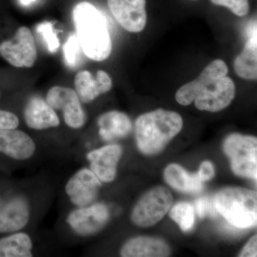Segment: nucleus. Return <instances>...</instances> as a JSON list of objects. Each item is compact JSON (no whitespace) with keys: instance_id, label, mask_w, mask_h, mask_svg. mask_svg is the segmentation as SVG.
<instances>
[{"instance_id":"nucleus-1","label":"nucleus","mask_w":257,"mask_h":257,"mask_svg":"<svg viewBox=\"0 0 257 257\" xmlns=\"http://www.w3.org/2000/svg\"><path fill=\"white\" fill-rule=\"evenodd\" d=\"M73 20L84 55L96 62L106 60L112 43L104 15L91 3L83 2L74 8Z\"/></svg>"},{"instance_id":"nucleus-26","label":"nucleus","mask_w":257,"mask_h":257,"mask_svg":"<svg viewBox=\"0 0 257 257\" xmlns=\"http://www.w3.org/2000/svg\"><path fill=\"white\" fill-rule=\"evenodd\" d=\"M213 4L228 8L235 15L243 17L249 12L248 0H211Z\"/></svg>"},{"instance_id":"nucleus-19","label":"nucleus","mask_w":257,"mask_h":257,"mask_svg":"<svg viewBox=\"0 0 257 257\" xmlns=\"http://www.w3.org/2000/svg\"><path fill=\"white\" fill-rule=\"evenodd\" d=\"M120 253L124 257H165L170 255V248L162 239L140 236L125 243Z\"/></svg>"},{"instance_id":"nucleus-17","label":"nucleus","mask_w":257,"mask_h":257,"mask_svg":"<svg viewBox=\"0 0 257 257\" xmlns=\"http://www.w3.org/2000/svg\"><path fill=\"white\" fill-rule=\"evenodd\" d=\"M256 23L248 28V40L242 52L234 61V70L236 74L245 79L257 78V35Z\"/></svg>"},{"instance_id":"nucleus-5","label":"nucleus","mask_w":257,"mask_h":257,"mask_svg":"<svg viewBox=\"0 0 257 257\" xmlns=\"http://www.w3.org/2000/svg\"><path fill=\"white\" fill-rule=\"evenodd\" d=\"M172 204L173 197L168 189L155 187L140 199L132 213V220L142 227L153 226L165 216Z\"/></svg>"},{"instance_id":"nucleus-12","label":"nucleus","mask_w":257,"mask_h":257,"mask_svg":"<svg viewBox=\"0 0 257 257\" xmlns=\"http://www.w3.org/2000/svg\"><path fill=\"white\" fill-rule=\"evenodd\" d=\"M228 67L224 61L216 60L207 65L192 82L184 84L176 93V100L183 106H188L194 101L197 93L208 84L227 75Z\"/></svg>"},{"instance_id":"nucleus-20","label":"nucleus","mask_w":257,"mask_h":257,"mask_svg":"<svg viewBox=\"0 0 257 257\" xmlns=\"http://www.w3.org/2000/svg\"><path fill=\"white\" fill-rule=\"evenodd\" d=\"M99 135L106 141L126 137L131 132V120L127 115L118 111H111L101 115L98 120Z\"/></svg>"},{"instance_id":"nucleus-27","label":"nucleus","mask_w":257,"mask_h":257,"mask_svg":"<svg viewBox=\"0 0 257 257\" xmlns=\"http://www.w3.org/2000/svg\"><path fill=\"white\" fill-rule=\"evenodd\" d=\"M194 209L199 218H203L206 216H210L214 217L217 215L214 199L205 197H201L196 200L194 203Z\"/></svg>"},{"instance_id":"nucleus-4","label":"nucleus","mask_w":257,"mask_h":257,"mask_svg":"<svg viewBox=\"0 0 257 257\" xmlns=\"http://www.w3.org/2000/svg\"><path fill=\"white\" fill-rule=\"evenodd\" d=\"M225 154L231 161L235 175L257 178V140L254 137L232 134L225 140Z\"/></svg>"},{"instance_id":"nucleus-16","label":"nucleus","mask_w":257,"mask_h":257,"mask_svg":"<svg viewBox=\"0 0 257 257\" xmlns=\"http://www.w3.org/2000/svg\"><path fill=\"white\" fill-rule=\"evenodd\" d=\"M25 122L29 127L36 130L57 127L60 124V119L47 101L38 96L29 100L24 111Z\"/></svg>"},{"instance_id":"nucleus-2","label":"nucleus","mask_w":257,"mask_h":257,"mask_svg":"<svg viewBox=\"0 0 257 257\" xmlns=\"http://www.w3.org/2000/svg\"><path fill=\"white\" fill-rule=\"evenodd\" d=\"M183 120L175 111L157 109L139 116L135 122L137 143L145 155L158 153L178 135Z\"/></svg>"},{"instance_id":"nucleus-23","label":"nucleus","mask_w":257,"mask_h":257,"mask_svg":"<svg viewBox=\"0 0 257 257\" xmlns=\"http://www.w3.org/2000/svg\"><path fill=\"white\" fill-rule=\"evenodd\" d=\"M170 216L184 231L192 229L194 224V209L188 202H179L172 208Z\"/></svg>"},{"instance_id":"nucleus-7","label":"nucleus","mask_w":257,"mask_h":257,"mask_svg":"<svg viewBox=\"0 0 257 257\" xmlns=\"http://www.w3.org/2000/svg\"><path fill=\"white\" fill-rule=\"evenodd\" d=\"M47 102L55 110L62 111L69 127L79 128L85 123V114L77 92L68 87L55 86L47 94Z\"/></svg>"},{"instance_id":"nucleus-8","label":"nucleus","mask_w":257,"mask_h":257,"mask_svg":"<svg viewBox=\"0 0 257 257\" xmlns=\"http://www.w3.org/2000/svg\"><path fill=\"white\" fill-rule=\"evenodd\" d=\"M235 94L234 82L225 76L201 89L194 98V104L199 110L216 112L227 107Z\"/></svg>"},{"instance_id":"nucleus-24","label":"nucleus","mask_w":257,"mask_h":257,"mask_svg":"<svg viewBox=\"0 0 257 257\" xmlns=\"http://www.w3.org/2000/svg\"><path fill=\"white\" fill-rule=\"evenodd\" d=\"M82 51L77 35H69L63 47L64 62L69 68H76L80 63Z\"/></svg>"},{"instance_id":"nucleus-25","label":"nucleus","mask_w":257,"mask_h":257,"mask_svg":"<svg viewBox=\"0 0 257 257\" xmlns=\"http://www.w3.org/2000/svg\"><path fill=\"white\" fill-rule=\"evenodd\" d=\"M36 31L43 39L45 45L51 53H55L60 48V40L57 36L52 23L45 22L39 24L36 27Z\"/></svg>"},{"instance_id":"nucleus-9","label":"nucleus","mask_w":257,"mask_h":257,"mask_svg":"<svg viewBox=\"0 0 257 257\" xmlns=\"http://www.w3.org/2000/svg\"><path fill=\"white\" fill-rule=\"evenodd\" d=\"M108 7L120 26L140 32L146 26V0H107Z\"/></svg>"},{"instance_id":"nucleus-14","label":"nucleus","mask_w":257,"mask_h":257,"mask_svg":"<svg viewBox=\"0 0 257 257\" xmlns=\"http://www.w3.org/2000/svg\"><path fill=\"white\" fill-rule=\"evenodd\" d=\"M76 92L84 103H89L112 87L111 79L105 72L97 71L95 77L88 71H81L74 78Z\"/></svg>"},{"instance_id":"nucleus-13","label":"nucleus","mask_w":257,"mask_h":257,"mask_svg":"<svg viewBox=\"0 0 257 257\" xmlns=\"http://www.w3.org/2000/svg\"><path fill=\"white\" fill-rule=\"evenodd\" d=\"M121 154L119 145H111L89 152L87 158L90 162L91 170L97 178L104 182H111L116 176Z\"/></svg>"},{"instance_id":"nucleus-21","label":"nucleus","mask_w":257,"mask_h":257,"mask_svg":"<svg viewBox=\"0 0 257 257\" xmlns=\"http://www.w3.org/2000/svg\"><path fill=\"white\" fill-rule=\"evenodd\" d=\"M164 177L171 187L183 192H199L202 190V181L199 174H189L175 164L165 169Z\"/></svg>"},{"instance_id":"nucleus-15","label":"nucleus","mask_w":257,"mask_h":257,"mask_svg":"<svg viewBox=\"0 0 257 257\" xmlns=\"http://www.w3.org/2000/svg\"><path fill=\"white\" fill-rule=\"evenodd\" d=\"M36 145L28 134L16 130H0V152L17 160L33 156Z\"/></svg>"},{"instance_id":"nucleus-22","label":"nucleus","mask_w":257,"mask_h":257,"mask_svg":"<svg viewBox=\"0 0 257 257\" xmlns=\"http://www.w3.org/2000/svg\"><path fill=\"white\" fill-rule=\"evenodd\" d=\"M32 240L25 233L0 239V257L32 256Z\"/></svg>"},{"instance_id":"nucleus-3","label":"nucleus","mask_w":257,"mask_h":257,"mask_svg":"<svg viewBox=\"0 0 257 257\" xmlns=\"http://www.w3.org/2000/svg\"><path fill=\"white\" fill-rule=\"evenodd\" d=\"M216 210L230 224L247 229L256 224L257 194L254 191L243 188H226L214 198Z\"/></svg>"},{"instance_id":"nucleus-30","label":"nucleus","mask_w":257,"mask_h":257,"mask_svg":"<svg viewBox=\"0 0 257 257\" xmlns=\"http://www.w3.org/2000/svg\"><path fill=\"white\" fill-rule=\"evenodd\" d=\"M257 237L256 235L251 238L248 241L242 251L239 253L240 257H256L257 256Z\"/></svg>"},{"instance_id":"nucleus-29","label":"nucleus","mask_w":257,"mask_h":257,"mask_svg":"<svg viewBox=\"0 0 257 257\" xmlns=\"http://www.w3.org/2000/svg\"><path fill=\"white\" fill-rule=\"evenodd\" d=\"M198 174L202 182L210 180L214 176V166L210 162L206 161L201 165L200 170Z\"/></svg>"},{"instance_id":"nucleus-28","label":"nucleus","mask_w":257,"mask_h":257,"mask_svg":"<svg viewBox=\"0 0 257 257\" xmlns=\"http://www.w3.org/2000/svg\"><path fill=\"white\" fill-rule=\"evenodd\" d=\"M20 121L18 116L8 111L0 110V130L16 128Z\"/></svg>"},{"instance_id":"nucleus-11","label":"nucleus","mask_w":257,"mask_h":257,"mask_svg":"<svg viewBox=\"0 0 257 257\" xmlns=\"http://www.w3.org/2000/svg\"><path fill=\"white\" fill-rule=\"evenodd\" d=\"M100 186V181L92 171L84 168L69 179L65 191L74 205L84 207L95 199Z\"/></svg>"},{"instance_id":"nucleus-31","label":"nucleus","mask_w":257,"mask_h":257,"mask_svg":"<svg viewBox=\"0 0 257 257\" xmlns=\"http://www.w3.org/2000/svg\"><path fill=\"white\" fill-rule=\"evenodd\" d=\"M35 1H36V0H19V2H20L22 5H24V6H27V5L32 4V3Z\"/></svg>"},{"instance_id":"nucleus-10","label":"nucleus","mask_w":257,"mask_h":257,"mask_svg":"<svg viewBox=\"0 0 257 257\" xmlns=\"http://www.w3.org/2000/svg\"><path fill=\"white\" fill-rule=\"evenodd\" d=\"M109 219V211L104 204H95L81 207L69 214L67 223L77 234L92 235L100 231Z\"/></svg>"},{"instance_id":"nucleus-18","label":"nucleus","mask_w":257,"mask_h":257,"mask_svg":"<svg viewBox=\"0 0 257 257\" xmlns=\"http://www.w3.org/2000/svg\"><path fill=\"white\" fill-rule=\"evenodd\" d=\"M30 219L28 203L22 198L10 201L0 209V233L23 229Z\"/></svg>"},{"instance_id":"nucleus-6","label":"nucleus","mask_w":257,"mask_h":257,"mask_svg":"<svg viewBox=\"0 0 257 257\" xmlns=\"http://www.w3.org/2000/svg\"><path fill=\"white\" fill-rule=\"evenodd\" d=\"M0 55L15 67H33L37 53L35 38L30 29L21 27L14 37L0 44Z\"/></svg>"}]
</instances>
